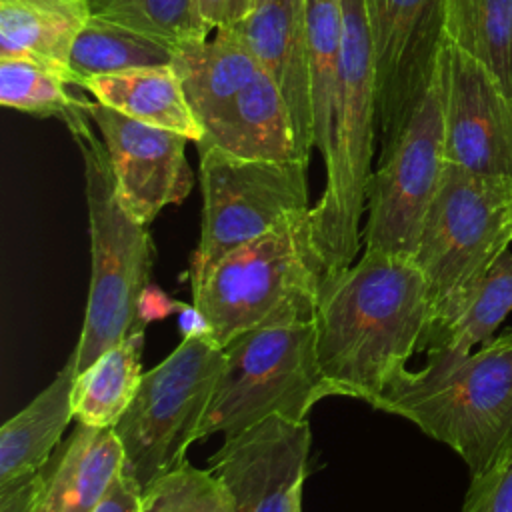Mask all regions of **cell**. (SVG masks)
<instances>
[{
  "label": "cell",
  "mask_w": 512,
  "mask_h": 512,
  "mask_svg": "<svg viewBox=\"0 0 512 512\" xmlns=\"http://www.w3.org/2000/svg\"><path fill=\"white\" fill-rule=\"evenodd\" d=\"M428 328L426 280L410 258L364 252L358 262L322 278L316 356L336 396L372 406L422 350Z\"/></svg>",
  "instance_id": "6da1fadb"
},
{
  "label": "cell",
  "mask_w": 512,
  "mask_h": 512,
  "mask_svg": "<svg viewBox=\"0 0 512 512\" xmlns=\"http://www.w3.org/2000/svg\"><path fill=\"white\" fill-rule=\"evenodd\" d=\"M322 276L308 210L214 264L190 270V290L212 342L224 348L250 330L314 322Z\"/></svg>",
  "instance_id": "7a4b0ae2"
},
{
  "label": "cell",
  "mask_w": 512,
  "mask_h": 512,
  "mask_svg": "<svg viewBox=\"0 0 512 512\" xmlns=\"http://www.w3.org/2000/svg\"><path fill=\"white\" fill-rule=\"evenodd\" d=\"M84 162V190L90 222V290L86 316L74 348L78 372L122 342L138 326L136 308L150 284L154 242L148 226L124 206L102 138L86 112V100L64 120Z\"/></svg>",
  "instance_id": "3957f363"
},
{
  "label": "cell",
  "mask_w": 512,
  "mask_h": 512,
  "mask_svg": "<svg viewBox=\"0 0 512 512\" xmlns=\"http://www.w3.org/2000/svg\"><path fill=\"white\" fill-rule=\"evenodd\" d=\"M378 98L372 28L364 0H342V56L334 124L322 154L326 186L310 208V226L324 276L354 264L372 178ZM322 276V278H324Z\"/></svg>",
  "instance_id": "277c9868"
},
{
  "label": "cell",
  "mask_w": 512,
  "mask_h": 512,
  "mask_svg": "<svg viewBox=\"0 0 512 512\" xmlns=\"http://www.w3.org/2000/svg\"><path fill=\"white\" fill-rule=\"evenodd\" d=\"M372 408L402 416L450 446L468 464L470 480H478L512 444V346L486 342L448 366L406 368Z\"/></svg>",
  "instance_id": "5b68a950"
},
{
  "label": "cell",
  "mask_w": 512,
  "mask_h": 512,
  "mask_svg": "<svg viewBox=\"0 0 512 512\" xmlns=\"http://www.w3.org/2000/svg\"><path fill=\"white\" fill-rule=\"evenodd\" d=\"M510 214L512 180L444 164L412 258L430 300V328L422 348L458 318L490 266L508 250Z\"/></svg>",
  "instance_id": "8992f818"
},
{
  "label": "cell",
  "mask_w": 512,
  "mask_h": 512,
  "mask_svg": "<svg viewBox=\"0 0 512 512\" xmlns=\"http://www.w3.org/2000/svg\"><path fill=\"white\" fill-rule=\"evenodd\" d=\"M224 364L196 440L246 430L270 416L304 422L312 406L336 396L316 356L314 322L244 332L224 348Z\"/></svg>",
  "instance_id": "52a82bcc"
},
{
  "label": "cell",
  "mask_w": 512,
  "mask_h": 512,
  "mask_svg": "<svg viewBox=\"0 0 512 512\" xmlns=\"http://www.w3.org/2000/svg\"><path fill=\"white\" fill-rule=\"evenodd\" d=\"M224 352L208 338H182L142 384L114 426L124 450V476L142 492L182 458L212 398Z\"/></svg>",
  "instance_id": "ba28073f"
},
{
  "label": "cell",
  "mask_w": 512,
  "mask_h": 512,
  "mask_svg": "<svg viewBox=\"0 0 512 512\" xmlns=\"http://www.w3.org/2000/svg\"><path fill=\"white\" fill-rule=\"evenodd\" d=\"M202 230L190 270H200L310 210L308 162L250 160L198 148Z\"/></svg>",
  "instance_id": "9c48e42d"
},
{
  "label": "cell",
  "mask_w": 512,
  "mask_h": 512,
  "mask_svg": "<svg viewBox=\"0 0 512 512\" xmlns=\"http://www.w3.org/2000/svg\"><path fill=\"white\" fill-rule=\"evenodd\" d=\"M442 62V58H440ZM444 156L442 68L396 144L372 170L362 230L364 252L414 258L436 196Z\"/></svg>",
  "instance_id": "30bf717a"
},
{
  "label": "cell",
  "mask_w": 512,
  "mask_h": 512,
  "mask_svg": "<svg viewBox=\"0 0 512 512\" xmlns=\"http://www.w3.org/2000/svg\"><path fill=\"white\" fill-rule=\"evenodd\" d=\"M364 2L374 42L378 146L384 154L402 136L434 82L448 40L446 0Z\"/></svg>",
  "instance_id": "8fae6325"
},
{
  "label": "cell",
  "mask_w": 512,
  "mask_h": 512,
  "mask_svg": "<svg viewBox=\"0 0 512 512\" xmlns=\"http://www.w3.org/2000/svg\"><path fill=\"white\" fill-rule=\"evenodd\" d=\"M440 68L446 162L480 176L512 180V104L498 80L450 40Z\"/></svg>",
  "instance_id": "7c38bea8"
},
{
  "label": "cell",
  "mask_w": 512,
  "mask_h": 512,
  "mask_svg": "<svg viewBox=\"0 0 512 512\" xmlns=\"http://www.w3.org/2000/svg\"><path fill=\"white\" fill-rule=\"evenodd\" d=\"M308 450V420L270 416L224 436L210 470L228 486L236 512H300Z\"/></svg>",
  "instance_id": "4fadbf2b"
},
{
  "label": "cell",
  "mask_w": 512,
  "mask_h": 512,
  "mask_svg": "<svg viewBox=\"0 0 512 512\" xmlns=\"http://www.w3.org/2000/svg\"><path fill=\"white\" fill-rule=\"evenodd\" d=\"M124 206L142 224H150L166 206L180 204L192 188L186 160V136L128 118L100 102L86 100Z\"/></svg>",
  "instance_id": "5bb4252c"
},
{
  "label": "cell",
  "mask_w": 512,
  "mask_h": 512,
  "mask_svg": "<svg viewBox=\"0 0 512 512\" xmlns=\"http://www.w3.org/2000/svg\"><path fill=\"white\" fill-rule=\"evenodd\" d=\"M264 72L278 84L288 106L300 152L310 160L314 118L308 68L306 0H252L242 22L232 28Z\"/></svg>",
  "instance_id": "9a60e30c"
},
{
  "label": "cell",
  "mask_w": 512,
  "mask_h": 512,
  "mask_svg": "<svg viewBox=\"0 0 512 512\" xmlns=\"http://www.w3.org/2000/svg\"><path fill=\"white\" fill-rule=\"evenodd\" d=\"M196 146L250 160L308 162L300 152L284 96L264 70L204 126V138Z\"/></svg>",
  "instance_id": "2e32d148"
},
{
  "label": "cell",
  "mask_w": 512,
  "mask_h": 512,
  "mask_svg": "<svg viewBox=\"0 0 512 512\" xmlns=\"http://www.w3.org/2000/svg\"><path fill=\"white\" fill-rule=\"evenodd\" d=\"M124 466L114 428L76 424L46 464V484L36 512H96Z\"/></svg>",
  "instance_id": "e0dca14e"
},
{
  "label": "cell",
  "mask_w": 512,
  "mask_h": 512,
  "mask_svg": "<svg viewBox=\"0 0 512 512\" xmlns=\"http://www.w3.org/2000/svg\"><path fill=\"white\" fill-rule=\"evenodd\" d=\"M76 356L54 380L16 416L0 428V488L34 478L62 444L70 420H74L72 392L76 382Z\"/></svg>",
  "instance_id": "ac0fdd59"
},
{
  "label": "cell",
  "mask_w": 512,
  "mask_h": 512,
  "mask_svg": "<svg viewBox=\"0 0 512 512\" xmlns=\"http://www.w3.org/2000/svg\"><path fill=\"white\" fill-rule=\"evenodd\" d=\"M172 66L202 128L262 70L232 28H218L206 38L176 46Z\"/></svg>",
  "instance_id": "d6986e66"
},
{
  "label": "cell",
  "mask_w": 512,
  "mask_h": 512,
  "mask_svg": "<svg viewBox=\"0 0 512 512\" xmlns=\"http://www.w3.org/2000/svg\"><path fill=\"white\" fill-rule=\"evenodd\" d=\"M96 102L144 124L174 130L190 142L204 138L174 66H148L94 76L80 84Z\"/></svg>",
  "instance_id": "ffe728a7"
},
{
  "label": "cell",
  "mask_w": 512,
  "mask_h": 512,
  "mask_svg": "<svg viewBox=\"0 0 512 512\" xmlns=\"http://www.w3.org/2000/svg\"><path fill=\"white\" fill-rule=\"evenodd\" d=\"M90 16L88 0H0V56L66 66Z\"/></svg>",
  "instance_id": "44dd1931"
},
{
  "label": "cell",
  "mask_w": 512,
  "mask_h": 512,
  "mask_svg": "<svg viewBox=\"0 0 512 512\" xmlns=\"http://www.w3.org/2000/svg\"><path fill=\"white\" fill-rule=\"evenodd\" d=\"M146 328H134L122 342L100 354L76 374L74 422L92 428H114L132 404L144 372L142 350Z\"/></svg>",
  "instance_id": "7402d4cb"
},
{
  "label": "cell",
  "mask_w": 512,
  "mask_h": 512,
  "mask_svg": "<svg viewBox=\"0 0 512 512\" xmlns=\"http://www.w3.org/2000/svg\"><path fill=\"white\" fill-rule=\"evenodd\" d=\"M176 46L140 30L122 26L100 16H90L80 30L66 68L72 84L148 66H172Z\"/></svg>",
  "instance_id": "603a6c76"
},
{
  "label": "cell",
  "mask_w": 512,
  "mask_h": 512,
  "mask_svg": "<svg viewBox=\"0 0 512 512\" xmlns=\"http://www.w3.org/2000/svg\"><path fill=\"white\" fill-rule=\"evenodd\" d=\"M512 312V252L506 250L480 280L458 318L436 334L424 348L428 366H448L486 344Z\"/></svg>",
  "instance_id": "cb8c5ba5"
},
{
  "label": "cell",
  "mask_w": 512,
  "mask_h": 512,
  "mask_svg": "<svg viewBox=\"0 0 512 512\" xmlns=\"http://www.w3.org/2000/svg\"><path fill=\"white\" fill-rule=\"evenodd\" d=\"M446 38L484 64L512 104V0H446Z\"/></svg>",
  "instance_id": "d4e9b609"
},
{
  "label": "cell",
  "mask_w": 512,
  "mask_h": 512,
  "mask_svg": "<svg viewBox=\"0 0 512 512\" xmlns=\"http://www.w3.org/2000/svg\"><path fill=\"white\" fill-rule=\"evenodd\" d=\"M306 20L314 148L324 154L332 136L338 94L342 56V0H306Z\"/></svg>",
  "instance_id": "484cf974"
},
{
  "label": "cell",
  "mask_w": 512,
  "mask_h": 512,
  "mask_svg": "<svg viewBox=\"0 0 512 512\" xmlns=\"http://www.w3.org/2000/svg\"><path fill=\"white\" fill-rule=\"evenodd\" d=\"M68 86L70 72L62 64L30 56H0V104L34 116L64 120L86 98H76Z\"/></svg>",
  "instance_id": "4316f807"
},
{
  "label": "cell",
  "mask_w": 512,
  "mask_h": 512,
  "mask_svg": "<svg viewBox=\"0 0 512 512\" xmlns=\"http://www.w3.org/2000/svg\"><path fill=\"white\" fill-rule=\"evenodd\" d=\"M92 16L140 30L172 46L210 34L196 0H88Z\"/></svg>",
  "instance_id": "83f0119b"
},
{
  "label": "cell",
  "mask_w": 512,
  "mask_h": 512,
  "mask_svg": "<svg viewBox=\"0 0 512 512\" xmlns=\"http://www.w3.org/2000/svg\"><path fill=\"white\" fill-rule=\"evenodd\" d=\"M138 512H236L228 486L186 458L140 492Z\"/></svg>",
  "instance_id": "f1b7e54d"
},
{
  "label": "cell",
  "mask_w": 512,
  "mask_h": 512,
  "mask_svg": "<svg viewBox=\"0 0 512 512\" xmlns=\"http://www.w3.org/2000/svg\"><path fill=\"white\" fill-rule=\"evenodd\" d=\"M462 512H512V456L478 480H470Z\"/></svg>",
  "instance_id": "f546056e"
},
{
  "label": "cell",
  "mask_w": 512,
  "mask_h": 512,
  "mask_svg": "<svg viewBox=\"0 0 512 512\" xmlns=\"http://www.w3.org/2000/svg\"><path fill=\"white\" fill-rule=\"evenodd\" d=\"M46 484V466L30 480L0 488V512H36Z\"/></svg>",
  "instance_id": "4dcf8cb0"
},
{
  "label": "cell",
  "mask_w": 512,
  "mask_h": 512,
  "mask_svg": "<svg viewBox=\"0 0 512 512\" xmlns=\"http://www.w3.org/2000/svg\"><path fill=\"white\" fill-rule=\"evenodd\" d=\"M198 12L206 28H234L242 22L252 6V0H196Z\"/></svg>",
  "instance_id": "1f68e13d"
},
{
  "label": "cell",
  "mask_w": 512,
  "mask_h": 512,
  "mask_svg": "<svg viewBox=\"0 0 512 512\" xmlns=\"http://www.w3.org/2000/svg\"><path fill=\"white\" fill-rule=\"evenodd\" d=\"M180 306H182V302L172 300L162 288H158L150 282L138 298V308H136L138 326L146 328L154 320H162L170 314H178Z\"/></svg>",
  "instance_id": "d6a6232c"
},
{
  "label": "cell",
  "mask_w": 512,
  "mask_h": 512,
  "mask_svg": "<svg viewBox=\"0 0 512 512\" xmlns=\"http://www.w3.org/2000/svg\"><path fill=\"white\" fill-rule=\"evenodd\" d=\"M140 508V490L136 484H132L124 472L116 478L112 490L104 498V502L98 506L96 512H138Z\"/></svg>",
  "instance_id": "836d02e7"
},
{
  "label": "cell",
  "mask_w": 512,
  "mask_h": 512,
  "mask_svg": "<svg viewBox=\"0 0 512 512\" xmlns=\"http://www.w3.org/2000/svg\"><path fill=\"white\" fill-rule=\"evenodd\" d=\"M178 328L182 332V338H208V340H212L210 324L194 302L192 304L182 302V306L178 310Z\"/></svg>",
  "instance_id": "e575fe53"
},
{
  "label": "cell",
  "mask_w": 512,
  "mask_h": 512,
  "mask_svg": "<svg viewBox=\"0 0 512 512\" xmlns=\"http://www.w3.org/2000/svg\"><path fill=\"white\" fill-rule=\"evenodd\" d=\"M492 346H496V348H510L512 346V328L508 330V332H504L502 336H498V338H494V340H488Z\"/></svg>",
  "instance_id": "d590c367"
},
{
  "label": "cell",
  "mask_w": 512,
  "mask_h": 512,
  "mask_svg": "<svg viewBox=\"0 0 512 512\" xmlns=\"http://www.w3.org/2000/svg\"><path fill=\"white\" fill-rule=\"evenodd\" d=\"M508 456H512V444H510V448H508V452H506V454H504V458H502V462H504V460H506V458H508ZM502 462H500V464H502ZM500 464H498V466H500Z\"/></svg>",
  "instance_id": "8d00e7d4"
},
{
  "label": "cell",
  "mask_w": 512,
  "mask_h": 512,
  "mask_svg": "<svg viewBox=\"0 0 512 512\" xmlns=\"http://www.w3.org/2000/svg\"><path fill=\"white\" fill-rule=\"evenodd\" d=\"M510 220H512V214H510Z\"/></svg>",
  "instance_id": "74e56055"
},
{
  "label": "cell",
  "mask_w": 512,
  "mask_h": 512,
  "mask_svg": "<svg viewBox=\"0 0 512 512\" xmlns=\"http://www.w3.org/2000/svg\"><path fill=\"white\" fill-rule=\"evenodd\" d=\"M300 512H302V510H300Z\"/></svg>",
  "instance_id": "f35d334b"
}]
</instances>
